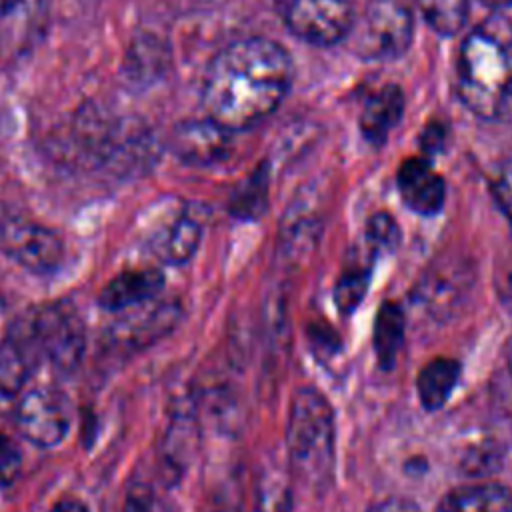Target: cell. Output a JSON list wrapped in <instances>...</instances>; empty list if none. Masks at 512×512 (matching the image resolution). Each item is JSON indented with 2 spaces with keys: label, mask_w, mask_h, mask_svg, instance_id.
Returning <instances> with one entry per match:
<instances>
[{
  "label": "cell",
  "mask_w": 512,
  "mask_h": 512,
  "mask_svg": "<svg viewBox=\"0 0 512 512\" xmlns=\"http://www.w3.org/2000/svg\"><path fill=\"white\" fill-rule=\"evenodd\" d=\"M294 64L286 48L264 36L224 46L208 64L202 82L206 118L228 132L246 130L268 118L286 98Z\"/></svg>",
  "instance_id": "cell-1"
},
{
  "label": "cell",
  "mask_w": 512,
  "mask_h": 512,
  "mask_svg": "<svg viewBox=\"0 0 512 512\" xmlns=\"http://www.w3.org/2000/svg\"><path fill=\"white\" fill-rule=\"evenodd\" d=\"M458 94L484 120H512V30L494 24L466 36L458 56Z\"/></svg>",
  "instance_id": "cell-2"
},
{
  "label": "cell",
  "mask_w": 512,
  "mask_h": 512,
  "mask_svg": "<svg viewBox=\"0 0 512 512\" xmlns=\"http://www.w3.org/2000/svg\"><path fill=\"white\" fill-rule=\"evenodd\" d=\"M286 446L294 474L310 488H326L334 468V412L316 388L294 392Z\"/></svg>",
  "instance_id": "cell-3"
},
{
  "label": "cell",
  "mask_w": 512,
  "mask_h": 512,
  "mask_svg": "<svg viewBox=\"0 0 512 512\" xmlns=\"http://www.w3.org/2000/svg\"><path fill=\"white\" fill-rule=\"evenodd\" d=\"M34 330L42 358L60 374H72L84 360L86 324L68 298L32 310Z\"/></svg>",
  "instance_id": "cell-4"
},
{
  "label": "cell",
  "mask_w": 512,
  "mask_h": 512,
  "mask_svg": "<svg viewBox=\"0 0 512 512\" xmlns=\"http://www.w3.org/2000/svg\"><path fill=\"white\" fill-rule=\"evenodd\" d=\"M356 50L370 60H392L412 44L414 18L400 0H372L360 22H354ZM350 32V34H352Z\"/></svg>",
  "instance_id": "cell-5"
},
{
  "label": "cell",
  "mask_w": 512,
  "mask_h": 512,
  "mask_svg": "<svg viewBox=\"0 0 512 512\" xmlns=\"http://www.w3.org/2000/svg\"><path fill=\"white\" fill-rule=\"evenodd\" d=\"M182 304L176 298H152L118 312L106 330V344L114 352L134 354L166 338L182 320Z\"/></svg>",
  "instance_id": "cell-6"
},
{
  "label": "cell",
  "mask_w": 512,
  "mask_h": 512,
  "mask_svg": "<svg viewBox=\"0 0 512 512\" xmlns=\"http://www.w3.org/2000/svg\"><path fill=\"white\" fill-rule=\"evenodd\" d=\"M274 8L296 38L314 46H334L354 28L348 0H274Z\"/></svg>",
  "instance_id": "cell-7"
},
{
  "label": "cell",
  "mask_w": 512,
  "mask_h": 512,
  "mask_svg": "<svg viewBox=\"0 0 512 512\" xmlns=\"http://www.w3.org/2000/svg\"><path fill=\"white\" fill-rule=\"evenodd\" d=\"M0 252L32 274H52L64 260L60 234L24 216L0 218Z\"/></svg>",
  "instance_id": "cell-8"
},
{
  "label": "cell",
  "mask_w": 512,
  "mask_h": 512,
  "mask_svg": "<svg viewBox=\"0 0 512 512\" xmlns=\"http://www.w3.org/2000/svg\"><path fill=\"white\" fill-rule=\"evenodd\" d=\"M70 420L68 398L50 386L28 390L20 396L14 410L18 432L40 448L58 446L68 434Z\"/></svg>",
  "instance_id": "cell-9"
},
{
  "label": "cell",
  "mask_w": 512,
  "mask_h": 512,
  "mask_svg": "<svg viewBox=\"0 0 512 512\" xmlns=\"http://www.w3.org/2000/svg\"><path fill=\"white\" fill-rule=\"evenodd\" d=\"M40 360L32 312H26L10 324L0 342V394L16 396L22 392Z\"/></svg>",
  "instance_id": "cell-10"
},
{
  "label": "cell",
  "mask_w": 512,
  "mask_h": 512,
  "mask_svg": "<svg viewBox=\"0 0 512 512\" xmlns=\"http://www.w3.org/2000/svg\"><path fill=\"white\" fill-rule=\"evenodd\" d=\"M200 446V418L196 414L194 404L184 398L180 400L168 418L162 446H160V460L168 474L180 478L188 466L194 462V456Z\"/></svg>",
  "instance_id": "cell-11"
},
{
  "label": "cell",
  "mask_w": 512,
  "mask_h": 512,
  "mask_svg": "<svg viewBox=\"0 0 512 512\" xmlns=\"http://www.w3.org/2000/svg\"><path fill=\"white\" fill-rule=\"evenodd\" d=\"M172 150L186 164L208 166L228 154L230 132L210 118L186 122L174 130Z\"/></svg>",
  "instance_id": "cell-12"
},
{
  "label": "cell",
  "mask_w": 512,
  "mask_h": 512,
  "mask_svg": "<svg viewBox=\"0 0 512 512\" xmlns=\"http://www.w3.org/2000/svg\"><path fill=\"white\" fill-rule=\"evenodd\" d=\"M398 190L404 204L422 216L436 214L446 200L442 176L424 158H408L398 168Z\"/></svg>",
  "instance_id": "cell-13"
},
{
  "label": "cell",
  "mask_w": 512,
  "mask_h": 512,
  "mask_svg": "<svg viewBox=\"0 0 512 512\" xmlns=\"http://www.w3.org/2000/svg\"><path fill=\"white\" fill-rule=\"evenodd\" d=\"M164 288V274L158 268H132L116 274L100 292L98 304L108 312H122L156 298Z\"/></svg>",
  "instance_id": "cell-14"
},
{
  "label": "cell",
  "mask_w": 512,
  "mask_h": 512,
  "mask_svg": "<svg viewBox=\"0 0 512 512\" xmlns=\"http://www.w3.org/2000/svg\"><path fill=\"white\" fill-rule=\"evenodd\" d=\"M202 240V220L184 208L150 242L156 258L168 266H182L192 260Z\"/></svg>",
  "instance_id": "cell-15"
},
{
  "label": "cell",
  "mask_w": 512,
  "mask_h": 512,
  "mask_svg": "<svg viewBox=\"0 0 512 512\" xmlns=\"http://www.w3.org/2000/svg\"><path fill=\"white\" fill-rule=\"evenodd\" d=\"M404 110V96L396 84H386L372 92L360 112L362 136L372 146H382L394 126L400 122Z\"/></svg>",
  "instance_id": "cell-16"
},
{
  "label": "cell",
  "mask_w": 512,
  "mask_h": 512,
  "mask_svg": "<svg viewBox=\"0 0 512 512\" xmlns=\"http://www.w3.org/2000/svg\"><path fill=\"white\" fill-rule=\"evenodd\" d=\"M436 512H512V492L498 484L458 488L438 504Z\"/></svg>",
  "instance_id": "cell-17"
},
{
  "label": "cell",
  "mask_w": 512,
  "mask_h": 512,
  "mask_svg": "<svg viewBox=\"0 0 512 512\" xmlns=\"http://www.w3.org/2000/svg\"><path fill=\"white\" fill-rule=\"evenodd\" d=\"M458 374H460V364L456 360H452V358L430 360L420 370V376L416 382L420 402L428 410L440 408L448 400L452 388L456 386Z\"/></svg>",
  "instance_id": "cell-18"
},
{
  "label": "cell",
  "mask_w": 512,
  "mask_h": 512,
  "mask_svg": "<svg viewBox=\"0 0 512 512\" xmlns=\"http://www.w3.org/2000/svg\"><path fill=\"white\" fill-rule=\"evenodd\" d=\"M402 332H404V320L402 312L394 304H384L376 318V330H374V344L378 358L382 366H390L398 354V348L402 344Z\"/></svg>",
  "instance_id": "cell-19"
},
{
  "label": "cell",
  "mask_w": 512,
  "mask_h": 512,
  "mask_svg": "<svg viewBox=\"0 0 512 512\" xmlns=\"http://www.w3.org/2000/svg\"><path fill=\"white\" fill-rule=\"evenodd\" d=\"M426 22L440 34H454L462 28L468 0H420Z\"/></svg>",
  "instance_id": "cell-20"
},
{
  "label": "cell",
  "mask_w": 512,
  "mask_h": 512,
  "mask_svg": "<svg viewBox=\"0 0 512 512\" xmlns=\"http://www.w3.org/2000/svg\"><path fill=\"white\" fill-rule=\"evenodd\" d=\"M288 510H290V488L286 480L276 472L262 474L260 484L256 488V500H254L252 512H288Z\"/></svg>",
  "instance_id": "cell-21"
},
{
  "label": "cell",
  "mask_w": 512,
  "mask_h": 512,
  "mask_svg": "<svg viewBox=\"0 0 512 512\" xmlns=\"http://www.w3.org/2000/svg\"><path fill=\"white\" fill-rule=\"evenodd\" d=\"M266 208V178L252 176L230 200V212L240 220H256Z\"/></svg>",
  "instance_id": "cell-22"
},
{
  "label": "cell",
  "mask_w": 512,
  "mask_h": 512,
  "mask_svg": "<svg viewBox=\"0 0 512 512\" xmlns=\"http://www.w3.org/2000/svg\"><path fill=\"white\" fill-rule=\"evenodd\" d=\"M368 286V274L362 268H348L336 282V290H334V300L338 304V308L348 314L350 310H354L358 306V302L362 300L364 292Z\"/></svg>",
  "instance_id": "cell-23"
},
{
  "label": "cell",
  "mask_w": 512,
  "mask_h": 512,
  "mask_svg": "<svg viewBox=\"0 0 512 512\" xmlns=\"http://www.w3.org/2000/svg\"><path fill=\"white\" fill-rule=\"evenodd\" d=\"M492 396L500 408L512 410V340L502 348L492 374Z\"/></svg>",
  "instance_id": "cell-24"
},
{
  "label": "cell",
  "mask_w": 512,
  "mask_h": 512,
  "mask_svg": "<svg viewBox=\"0 0 512 512\" xmlns=\"http://www.w3.org/2000/svg\"><path fill=\"white\" fill-rule=\"evenodd\" d=\"M368 240L374 248L394 250L400 242V230L390 214L378 212L368 222Z\"/></svg>",
  "instance_id": "cell-25"
},
{
  "label": "cell",
  "mask_w": 512,
  "mask_h": 512,
  "mask_svg": "<svg viewBox=\"0 0 512 512\" xmlns=\"http://www.w3.org/2000/svg\"><path fill=\"white\" fill-rule=\"evenodd\" d=\"M492 194L512 230V158L496 168L492 178Z\"/></svg>",
  "instance_id": "cell-26"
},
{
  "label": "cell",
  "mask_w": 512,
  "mask_h": 512,
  "mask_svg": "<svg viewBox=\"0 0 512 512\" xmlns=\"http://www.w3.org/2000/svg\"><path fill=\"white\" fill-rule=\"evenodd\" d=\"M22 470L20 446L6 434H0V486H10Z\"/></svg>",
  "instance_id": "cell-27"
},
{
  "label": "cell",
  "mask_w": 512,
  "mask_h": 512,
  "mask_svg": "<svg viewBox=\"0 0 512 512\" xmlns=\"http://www.w3.org/2000/svg\"><path fill=\"white\" fill-rule=\"evenodd\" d=\"M122 512H158V502L148 486L136 484L128 490Z\"/></svg>",
  "instance_id": "cell-28"
},
{
  "label": "cell",
  "mask_w": 512,
  "mask_h": 512,
  "mask_svg": "<svg viewBox=\"0 0 512 512\" xmlns=\"http://www.w3.org/2000/svg\"><path fill=\"white\" fill-rule=\"evenodd\" d=\"M368 512H420V510L412 502H408V500L390 498V500H384V502L376 504Z\"/></svg>",
  "instance_id": "cell-29"
},
{
  "label": "cell",
  "mask_w": 512,
  "mask_h": 512,
  "mask_svg": "<svg viewBox=\"0 0 512 512\" xmlns=\"http://www.w3.org/2000/svg\"><path fill=\"white\" fill-rule=\"evenodd\" d=\"M238 508H240V504H238V500L234 498V490H232V494L218 496V498L212 502L210 512H238Z\"/></svg>",
  "instance_id": "cell-30"
},
{
  "label": "cell",
  "mask_w": 512,
  "mask_h": 512,
  "mask_svg": "<svg viewBox=\"0 0 512 512\" xmlns=\"http://www.w3.org/2000/svg\"><path fill=\"white\" fill-rule=\"evenodd\" d=\"M50 512H88V508L80 502V500H74V498H64V500H58Z\"/></svg>",
  "instance_id": "cell-31"
},
{
  "label": "cell",
  "mask_w": 512,
  "mask_h": 512,
  "mask_svg": "<svg viewBox=\"0 0 512 512\" xmlns=\"http://www.w3.org/2000/svg\"><path fill=\"white\" fill-rule=\"evenodd\" d=\"M22 0H0V18L10 14Z\"/></svg>",
  "instance_id": "cell-32"
},
{
  "label": "cell",
  "mask_w": 512,
  "mask_h": 512,
  "mask_svg": "<svg viewBox=\"0 0 512 512\" xmlns=\"http://www.w3.org/2000/svg\"><path fill=\"white\" fill-rule=\"evenodd\" d=\"M486 6H490V8H498V10H502V8H510L512 6V0H482Z\"/></svg>",
  "instance_id": "cell-33"
}]
</instances>
